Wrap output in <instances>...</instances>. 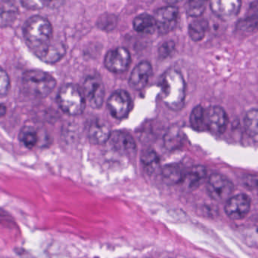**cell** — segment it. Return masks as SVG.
<instances>
[{
	"instance_id": "cell-1",
	"label": "cell",
	"mask_w": 258,
	"mask_h": 258,
	"mask_svg": "<svg viewBox=\"0 0 258 258\" xmlns=\"http://www.w3.org/2000/svg\"><path fill=\"white\" fill-rule=\"evenodd\" d=\"M162 98L167 107L178 111L185 104L186 83L179 71L171 69L162 77Z\"/></svg>"
},
{
	"instance_id": "cell-2",
	"label": "cell",
	"mask_w": 258,
	"mask_h": 258,
	"mask_svg": "<svg viewBox=\"0 0 258 258\" xmlns=\"http://www.w3.org/2000/svg\"><path fill=\"white\" fill-rule=\"evenodd\" d=\"M24 39L34 53L45 48L53 40L51 24L46 18L35 15L29 18L23 28Z\"/></svg>"
},
{
	"instance_id": "cell-3",
	"label": "cell",
	"mask_w": 258,
	"mask_h": 258,
	"mask_svg": "<svg viewBox=\"0 0 258 258\" xmlns=\"http://www.w3.org/2000/svg\"><path fill=\"white\" fill-rule=\"evenodd\" d=\"M22 85L27 95L35 98H44L54 90L56 80L48 73L31 70L24 73Z\"/></svg>"
},
{
	"instance_id": "cell-4",
	"label": "cell",
	"mask_w": 258,
	"mask_h": 258,
	"mask_svg": "<svg viewBox=\"0 0 258 258\" xmlns=\"http://www.w3.org/2000/svg\"><path fill=\"white\" fill-rule=\"evenodd\" d=\"M58 103L62 111L71 116H77L84 111L86 102L79 87L74 84H66L59 91Z\"/></svg>"
},
{
	"instance_id": "cell-5",
	"label": "cell",
	"mask_w": 258,
	"mask_h": 258,
	"mask_svg": "<svg viewBox=\"0 0 258 258\" xmlns=\"http://www.w3.org/2000/svg\"><path fill=\"white\" fill-rule=\"evenodd\" d=\"M234 190L233 183L225 176L221 174H213L209 177L207 183V191L212 200L216 202H224L231 197Z\"/></svg>"
},
{
	"instance_id": "cell-6",
	"label": "cell",
	"mask_w": 258,
	"mask_h": 258,
	"mask_svg": "<svg viewBox=\"0 0 258 258\" xmlns=\"http://www.w3.org/2000/svg\"><path fill=\"white\" fill-rule=\"evenodd\" d=\"M83 93L90 107L100 108L105 99V86L101 79L95 75L88 77L83 83Z\"/></svg>"
},
{
	"instance_id": "cell-7",
	"label": "cell",
	"mask_w": 258,
	"mask_h": 258,
	"mask_svg": "<svg viewBox=\"0 0 258 258\" xmlns=\"http://www.w3.org/2000/svg\"><path fill=\"white\" fill-rule=\"evenodd\" d=\"M179 9L174 6H167L156 11L154 21L156 30L162 35L168 34L175 29L178 22Z\"/></svg>"
},
{
	"instance_id": "cell-8",
	"label": "cell",
	"mask_w": 258,
	"mask_h": 258,
	"mask_svg": "<svg viewBox=\"0 0 258 258\" xmlns=\"http://www.w3.org/2000/svg\"><path fill=\"white\" fill-rule=\"evenodd\" d=\"M108 108L115 119L127 117L132 108V100L128 92L124 90L114 92L108 100Z\"/></svg>"
},
{
	"instance_id": "cell-9",
	"label": "cell",
	"mask_w": 258,
	"mask_h": 258,
	"mask_svg": "<svg viewBox=\"0 0 258 258\" xmlns=\"http://www.w3.org/2000/svg\"><path fill=\"white\" fill-rule=\"evenodd\" d=\"M251 199L246 194H238L227 200L225 212L229 218L234 221L243 219L251 209Z\"/></svg>"
},
{
	"instance_id": "cell-10",
	"label": "cell",
	"mask_w": 258,
	"mask_h": 258,
	"mask_svg": "<svg viewBox=\"0 0 258 258\" xmlns=\"http://www.w3.org/2000/svg\"><path fill=\"white\" fill-rule=\"evenodd\" d=\"M204 120L206 129L216 135L224 133L228 125L227 113L219 106H212L204 110Z\"/></svg>"
},
{
	"instance_id": "cell-11",
	"label": "cell",
	"mask_w": 258,
	"mask_h": 258,
	"mask_svg": "<svg viewBox=\"0 0 258 258\" xmlns=\"http://www.w3.org/2000/svg\"><path fill=\"white\" fill-rule=\"evenodd\" d=\"M131 57L125 48H117L111 50L105 57V66L111 72L121 74L128 69Z\"/></svg>"
},
{
	"instance_id": "cell-12",
	"label": "cell",
	"mask_w": 258,
	"mask_h": 258,
	"mask_svg": "<svg viewBox=\"0 0 258 258\" xmlns=\"http://www.w3.org/2000/svg\"><path fill=\"white\" fill-rule=\"evenodd\" d=\"M210 6L216 16L224 21H228L239 14L241 0H211Z\"/></svg>"
},
{
	"instance_id": "cell-13",
	"label": "cell",
	"mask_w": 258,
	"mask_h": 258,
	"mask_svg": "<svg viewBox=\"0 0 258 258\" xmlns=\"http://www.w3.org/2000/svg\"><path fill=\"white\" fill-rule=\"evenodd\" d=\"M152 74V68L148 61H142L132 71L129 83L133 89L140 91L148 84Z\"/></svg>"
},
{
	"instance_id": "cell-14",
	"label": "cell",
	"mask_w": 258,
	"mask_h": 258,
	"mask_svg": "<svg viewBox=\"0 0 258 258\" xmlns=\"http://www.w3.org/2000/svg\"><path fill=\"white\" fill-rule=\"evenodd\" d=\"M111 143L114 148L121 153L132 155L136 152V144L133 137L124 131H115L112 132Z\"/></svg>"
},
{
	"instance_id": "cell-15",
	"label": "cell",
	"mask_w": 258,
	"mask_h": 258,
	"mask_svg": "<svg viewBox=\"0 0 258 258\" xmlns=\"http://www.w3.org/2000/svg\"><path fill=\"white\" fill-rule=\"evenodd\" d=\"M112 132L109 124L98 119L90 124L88 131V137L90 142L98 145L105 144L109 141Z\"/></svg>"
},
{
	"instance_id": "cell-16",
	"label": "cell",
	"mask_w": 258,
	"mask_h": 258,
	"mask_svg": "<svg viewBox=\"0 0 258 258\" xmlns=\"http://www.w3.org/2000/svg\"><path fill=\"white\" fill-rule=\"evenodd\" d=\"M65 48L62 43L51 42L40 51L35 53L39 59L45 63H56L65 55Z\"/></svg>"
},
{
	"instance_id": "cell-17",
	"label": "cell",
	"mask_w": 258,
	"mask_h": 258,
	"mask_svg": "<svg viewBox=\"0 0 258 258\" xmlns=\"http://www.w3.org/2000/svg\"><path fill=\"white\" fill-rule=\"evenodd\" d=\"M207 175L206 168L202 165H195L185 174L183 182H186L191 190L197 189L202 183Z\"/></svg>"
},
{
	"instance_id": "cell-18",
	"label": "cell",
	"mask_w": 258,
	"mask_h": 258,
	"mask_svg": "<svg viewBox=\"0 0 258 258\" xmlns=\"http://www.w3.org/2000/svg\"><path fill=\"white\" fill-rule=\"evenodd\" d=\"M162 177L167 184L174 185L183 182L186 173L181 165L178 164H170L162 168Z\"/></svg>"
},
{
	"instance_id": "cell-19",
	"label": "cell",
	"mask_w": 258,
	"mask_h": 258,
	"mask_svg": "<svg viewBox=\"0 0 258 258\" xmlns=\"http://www.w3.org/2000/svg\"><path fill=\"white\" fill-rule=\"evenodd\" d=\"M184 141V135L178 125H172L165 134L164 143L165 147L169 150L180 148Z\"/></svg>"
},
{
	"instance_id": "cell-20",
	"label": "cell",
	"mask_w": 258,
	"mask_h": 258,
	"mask_svg": "<svg viewBox=\"0 0 258 258\" xmlns=\"http://www.w3.org/2000/svg\"><path fill=\"white\" fill-rule=\"evenodd\" d=\"M133 27L138 33L143 34H151L156 30V21L154 17L148 14L138 15L133 20Z\"/></svg>"
},
{
	"instance_id": "cell-21",
	"label": "cell",
	"mask_w": 258,
	"mask_h": 258,
	"mask_svg": "<svg viewBox=\"0 0 258 258\" xmlns=\"http://www.w3.org/2000/svg\"><path fill=\"white\" fill-rule=\"evenodd\" d=\"M209 29V22L204 18H197L189 26V34L195 42L202 40Z\"/></svg>"
},
{
	"instance_id": "cell-22",
	"label": "cell",
	"mask_w": 258,
	"mask_h": 258,
	"mask_svg": "<svg viewBox=\"0 0 258 258\" xmlns=\"http://www.w3.org/2000/svg\"><path fill=\"white\" fill-rule=\"evenodd\" d=\"M257 109L249 110L245 117V131L254 141H257Z\"/></svg>"
},
{
	"instance_id": "cell-23",
	"label": "cell",
	"mask_w": 258,
	"mask_h": 258,
	"mask_svg": "<svg viewBox=\"0 0 258 258\" xmlns=\"http://www.w3.org/2000/svg\"><path fill=\"white\" fill-rule=\"evenodd\" d=\"M190 124L195 131L201 132L205 130V120H204V109L198 105L192 110L190 115Z\"/></svg>"
},
{
	"instance_id": "cell-24",
	"label": "cell",
	"mask_w": 258,
	"mask_h": 258,
	"mask_svg": "<svg viewBox=\"0 0 258 258\" xmlns=\"http://www.w3.org/2000/svg\"><path fill=\"white\" fill-rule=\"evenodd\" d=\"M19 139L26 147L33 148L37 144V132L31 127H25L20 132Z\"/></svg>"
},
{
	"instance_id": "cell-25",
	"label": "cell",
	"mask_w": 258,
	"mask_h": 258,
	"mask_svg": "<svg viewBox=\"0 0 258 258\" xmlns=\"http://www.w3.org/2000/svg\"><path fill=\"white\" fill-rule=\"evenodd\" d=\"M118 24V18L113 14L106 13L98 18L97 27L103 31L110 32L115 30Z\"/></svg>"
},
{
	"instance_id": "cell-26",
	"label": "cell",
	"mask_w": 258,
	"mask_h": 258,
	"mask_svg": "<svg viewBox=\"0 0 258 258\" xmlns=\"http://www.w3.org/2000/svg\"><path fill=\"white\" fill-rule=\"evenodd\" d=\"M206 0H189L186 6L188 15L192 18H199L205 9Z\"/></svg>"
},
{
	"instance_id": "cell-27",
	"label": "cell",
	"mask_w": 258,
	"mask_h": 258,
	"mask_svg": "<svg viewBox=\"0 0 258 258\" xmlns=\"http://www.w3.org/2000/svg\"><path fill=\"white\" fill-rule=\"evenodd\" d=\"M238 28L242 31H254L257 27V12L239 21Z\"/></svg>"
},
{
	"instance_id": "cell-28",
	"label": "cell",
	"mask_w": 258,
	"mask_h": 258,
	"mask_svg": "<svg viewBox=\"0 0 258 258\" xmlns=\"http://www.w3.org/2000/svg\"><path fill=\"white\" fill-rule=\"evenodd\" d=\"M51 0H21V4L30 10H38L48 6Z\"/></svg>"
},
{
	"instance_id": "cell-29",
	"label": "cell",
	"mask_w": 258,
	"mask_h": 258,
	"mask_svg": "<svg viewBox=\"0 0 258 258\" xmlns=\"http://www.w3.org/2000/svg\"><path fill=\"white\" fill-rule=\"evenodd\" d=\"M10 89V78L4 70L0 68V98L7 95Z\"/></svg>"
},
{
	"instance_id": "cell-30",
	"label": "cell",
	"mask_w": 258,
	"mask_h": 258,
	"mask_svg": "<svg viewBox=\"0 0 258 258\" xmlns=\"http://www.w3.org/2000/svg\"><path fill=\"white\" fill-rule=\"evenodd\" d=\"M142 162L145 166L151 167L157 165L159 159L157 153L153 150H148L142 154Z\"/></svg>"
},
{
	"instance_id": "cell-31",
	"label": "cell",
	"mask_w": 258,
	"mask_h": 258,
	"mask_svg": "<svg viewBox=\"0 0 258 258\" xmlns=\"http://www.w3.org/2000/svg\"><path fill=\"white\" fill-rule=\"evenodd\" d=\"M175 48V44L173 41H168L161 45L159 49V54L162 58H166L171 55Z\"/></svg>"
},
{
	"instance_id": "cell-32",
	"label": "cell",
	"mask_w": 258,
	"mask_h": 258,
	"mask_svg": "<svg viewBox=\"0 0 258 258\" xmlns=\"http://www.w3.org/2000/svg\"><path fill=\"white\" fill-rule=\"evenodd\" d=\"M244 184L249 188H255L257 186V176L248 175L244 178Z\"/></svg>"
},
{
	"instance_id": "cell-33",
	"label": "cell",
	"mask_w": 258,
	"mask_h": 258,
	"mask_svg": "<svg viewBox=\"0 0 258 258\" xmlns=\"http://www.w3.org/2000/svg\"><path fill=\"white\" fill-rule=\"evenodd\" d=\"M7 113V108L3 104H0V118L4 116Z\"/></svg>"
},
{
	"instance_id": "cell-34",
	"label": "cell",
	"mask_w": 258,
	"mask_h": 258,
	"mask_svg": "<svg viewBox=\"0 0 258 258\" xmlns=\"http://www.w3.org/2000/svg\"><path fill=\"white\" fill-rule=\"evenodd\" d=\"M167 4L169 6H174V4H177L179 2L182 1V0H164Z\"/></svg>"
}]
</instances>
